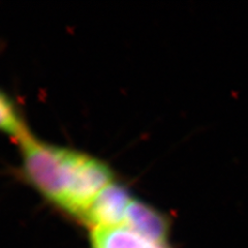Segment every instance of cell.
<instances>
[{"instance_id": "cell-4", "label": "cell", "mask_w": 248, "mask_h": 248, "mask_svg": "<svg viewBox=\"0 0 248 248\" xmlns=\"http://www.w3.org/2000/svg\"><path fill=\"white\" fill-rule=\"evenodd\" d=\"M90 243L91 248H170L169 243L154 241L124 224L91 229Z\"/></svg>"}, {"instance_id": "cell-3", "label": "cell", "mask_w": 248, "mask_h": 248, "mask_svg": "<svg viewBox=\"0 0 248 248\" xmlns=\"http://www.w3.org/2000/svg\"><path fill=\"white\" fill-rule=\"evenodd\" d=\"M124 226L154 241L168 243L170 227L168 217L142 201L131 200Z\"/></svg>"}, {"instance_id": "cell-2", "label": "cell", "mask_w": 248, "mask_h": 248, "mask_svg": "<svg viewBox=\"0 0 248 248\" xmlns=\"http://www.w3.org/2000/svg\"><path fill=\"white\" fill-rule=\"evenodd\" d=\"M131 200L128 191L113 181L92 201L82 220L91 229L122 226Z\"/></svg>"}, {"instance_id": "cell-5", "label": "cell", "mask_w": 248, "mask_h": 248, "mask_svg": "<svg viewBox=\"0 0 248 248\" xmlns=\"http://www.w3.org/2000/svg\"><path fill=\"white\" fill-rule=\"evenodd\" d=\"M0 131L18 139L20 142L31 136L17 106L1 90H0Z\"/></svg>"}, {"instance_id": "cell-1", "label": "cell", "mask_w": 248, "mask_h": 248, "mask_svg": "<svg viewBox=\"0 0 248 248\" xmlns=\"http://www.w3.org/2000/svg\"><path fill=\"white\" fill-rule=\"evenodd\" d=\"M20 143L27 180L51 203L81 219L92 201L113 182L111 169L87 154L31 136Z\"/></svg>"}]
</instances>
